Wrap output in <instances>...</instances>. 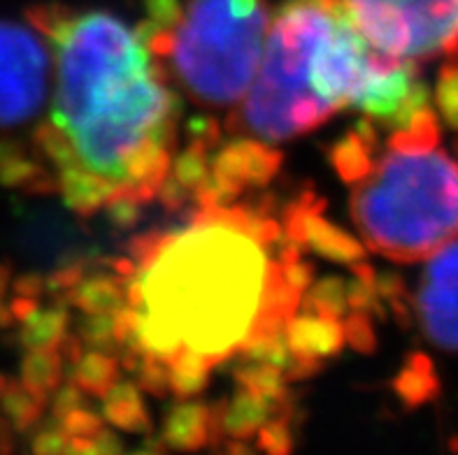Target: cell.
Segmentation results:
<instances>
[{"label": "cell", "mask_w": 458, "mask_h": 455, "mask_svg": "<svg viewBox=\"0 0 458 455\" xmlns=\"http://www.w3.org/2000/svg\"><path fill=\"white\" fill-rule=\"evenodd\" d=\"M33 29L56 45V93L49 122L75 165L114 189V198L154 200L170 173L180 103L151 61L149 46L107 12L29 10Z\"/></svg>", "instance_id": "obj_1"}, {"label": "cell", "mask_w": 458, "mask_h": 455, "mask_svg": "<svg viewBox=\"0 0 458 455\" xmlns=\"http://www.w3.org/2000/svg\"><path fill=\"white\" fill-rule=\"evenodd\" d=\"M282 237L284 228L267 214L228 205L198 207L177 235L133 240L138 270L123 282L142 351L168 365L189 351L209 367L242 351L284 274L267 256Z\"/></svg>", "instance_id": "obj_2"}, {"label": "cell", "mask_w": 458, "mask_h": 455, "mask_svg": "<svg viewBox=\"0 0 458 455\" xmlns=\"http://www.w3.org/2000/svg\"><path fill=\"white\" fill-rule=\"evenodd\" d=\"M368 249L395 263L430 258L458 240V163L436 149H391L352 190Z\"/></svg>", "instance_id": "obj_3"}, {"label": "cell", "mask_w": 458, "mask_h": 455, "mask_svg": "<svg viewBox=\"0 0 458 455\" xmlns=\"http://www.w3.org/2000/svg\"><path fill=\"white\" fill-rule=\"evenodd\" d=\"M337 0H289L267 33L261 72L228 128L267 145L305 135L335 114L317 87V61Z\"/></svg>", "instance_id": "obj_4"}, {"label": "cell", "mask_w": 458, "mask_h": 455, "mask_svg": "<svg viewBox=\"0 0 458 455\" xmlns=\"http://www.w3.org/2000/svg\"><path fill=\"white\" fill-rule=\"evenodd\" d=\"M267 26L263 0H189L170 52L186 91L208 105L244 100L266 52Z\"/></svg>", "instance_id": "obj_5"}, {"label": "cell", "mask_w": 458, "mask_h": 455, "mask_svg": "<svg viewBox=\"0 0 458 455\" xmlns=\"http://www.w3.org/2000/svg\"><path fill=\"white\" fill-rule=\"evenodd\" d=\"M375 49L428 61L458 54V0H343Z\"/></svg>", "instance_id": "obj_6"}, {"label": "cell", "mask_w": 458, "mask_h": 455, "mask_svg": "<svg viewBox=\"0 0 458 455\" xmlns=\"http://www.w3.org/2000/svg\"><path fill=\"white\" fill-rule=\"evenodd\" d=\"M49 88V52L38 29L0 19V128L40 114Z\"/></svg>", "instance_id": "obj_7"}, {"label": "cell", "mask_w": 458, "mask_h": 455, "mask_svg": "<svg viewBox=\"0 0 458 455\" xmlns=\"http://www.w3.org/2000/svg\"><path fill=\"white\" fill-rule=\"evenodd\" d=\"M282 156L263 139H235L221 147L209 174L196 189L198 207H228L247 189L266 186L277 174Z\"/></svg>", "instance_id": "obj_8"}, {"label": "cell", "mask_w": 458, "mask_h": 455, "mask_svg": "<svg viewBox=\"0 0 458 455\" xmlns=\"http://www.w3.org/2000/svg\"><path fill=\"white\" fill-rule=\"evenodd\" d=\"M417 316L430 344L458 353V240L430 256L417 293Z\"/></svg>", "instance_id": "obj_9"}, {"label": "cell", "mask_w": 458, "mask_h": 455, "mask_svg": "<svg viewBox=\"0 0 458 455\" xmlns=\"http://www.w3.org/2000/svg\"><path fill=\"white\" fill-rule=\"evenodd\" d=\"M321 209H324V200L319 196L302 193L298 200L291 202L289 209L284 212V223H282L284 235L301 247L308 244L317 254L335 260V263L354 265V263L363 260V256H366L363 244L340 231L331 221H326L321 216Z\"/></svg>", "instance_id": "obj_10"}, {"label": "cell", "mask_w": 458, "mask_h": 455, "mask_svg": "<svg viewBox=\"0 0 458 455\" xmlns=\"http://www.w3.org/2000/svg\"><path fill=\"white\" fill-rule=\"evenodd\" d=\"M293 411L296 409L291 398L277 404L259 392L242 388L235 398L221 400L212 407V446L219 444L221 437L242 439V442L256 437L273 416H284L291 421Z\"/></svg>", "instance_id": "obj_11"}, {"label": "cell", "mask_w": 458, "mask_h": 455, "mask_svg": "<svg viewBox=\"0 0 458 455\" xmlns=\"http://www.w3.org/2000/svg\"><path fill=\"white\" fill-rule=\"evenodd\" d=\"M344 325L333 316H321L305 311L302 316H293L286 325V341L291 353L314 358L324 363L326 358L340 353L344 346Z\"/></svg>", "instance_id": "obj_12"}, {"label": "cell", "mask_w": 458, "mask_h": 455, "mask_svg": "<svg viewBox=\"0 0 458 455\" xmlns=\"http://www.w3.org/2000/svg\"><path fill=\"white\" fill-rule=\"evenodd\" d=\"M163 442L174 451H198L212 444V407L182 400L163 423Z\"/></svg>", "instance_id": "obj_13"}, {"label": "cell", "mask_w": 458, "mask_h": 455, "mask_svg": "<svg viewBox=\"0 0 458 455\" xmlns=\"http://www.w3.org/2000/svg\"><path fill=\"white\" fill-rule=\"evenodd\" d=\"M375 147H377V133H375V122L363 119L352 133L344 135L331 151V161L335 173L356 184L359 179L366 177L375 167Z\"/></svg>", "instance_id": "obj_14"}, {"label": "cell", "mask_w": 458, "mask_h": 455, "mask_svg": "<svg viewBox=\"0 0 458 455\" xmlns=\"http://www.w3.org/2000/svg\"><path fill=\"white\" fill-rule=\"evenodd\" d=\"M0 181L12 189H29L35 193L58 190V181L40 161L14 142H0Z\"/></svg>", "instance_id": "obj_15"}, {"label": "cell", "mask_w": 458, "mask_h": 455, "mask_svg": "<svg viewBox=\"0 0 458 455\" xmlns=\"http://www.w3.org/2000/svg\"><path fill=\"white\" fill-rule=\"evenodd\" d=\"M21 321V333L19 340L29 351L38 349H58L65 340L70 325V311L64 305L40 307L35 305Z\"/></svg>", "instance_id": "obj_16"}, {"label": "cell", "mask_w": 458, "mask_h": 455, "mask_svg": "<svg viewBox=\"0 0 458 455\" xmlns=\"http://www.w3.org/2000/svg\"><path fill=\"white\" fill-rule=\"evenodd\" d=\"M103 416L112 426L126 433L147 434L151 430L149 411H147L140 388L131 381H116L103 398Z\"/></svg>", "instance_id": "obj_17"}, {"label": "cell", "mask_w": 458, "mask_h": 455, "mask_svg": "<svg viewBox=\"0 0 458 455\" xmlns=\"http://www.w3.org/2000/svg\"><path fill=\"white\" fill-rule=\"evenodd\" d=\"M68 302L84 314H114L119 307L126 305V282L100 272L91 277L84 274Z\"/></svg>", "instance_id": "obj_18"}, {"label": "cell", "mask_w": 458, "mask_h": 455, "mask_svg": "<svg viewBox=\"0 0 458 455\" xmlns=\"http://www.w3.org/2000/svg\"><path fill=\"white\" fill-rule=\"evenodd\" d=\"M394 391L401 395L407 407H419L440 392L436 369L424 353H412L407 358L405 367L401 369V375L395 376Z\"/></svg>", "instance_id": "obj_19"}, {"label": "cell", "mask_w": 458, "mask_h": 455, "mask_svg": "<svg viewBox=\"0 0 458 455\" xmlns=\"http://www.w3.org/2000/svg\"><path fill=\"white\" fill-rule=\"evenodd\" d=\"M70 381L93 398H105L107 391L119 381V363L105 351L81 353L70 369Z\"/></svg>", "instance_id": "obj_20"}, {"label": "cell", "mask_w": 458, "mask_h": 455, "mask_svg": "<svg viewBox=\"0 0 458 455\" xmlns=\"http://www.w3.org/2000/svg\"><path fill=\"white\" fill-rule=\"evenodd\" d=\"M65 360L58 349H38L29 351L21 363V381L33 392L49 400L54 391L61 386L65 372Z\"/></svg>", "instance_id": "obj_21"}, {"label": "cell", "mask_w": 458, "mask_h": 455, "mask_svg": "<svg viewBox=\"0 0 458 455\" xmlns=\"http://www.w3.org/2000/svg\"><path fill=\"white\" fill-rule=\"evenodd\" d=\"M45 407L47 398L30 391L23 381L0 376V409L17 430H29L30 426H35Z\"/></svg>", "instance_id": "obj_22"}, {"label": "cell", "mask_w": 458, "mask_h": 455, "mask_svg": "<svg viewBox=\"0 0 458 455\" xmlns=\"http://www.w3.org/2000/svg\"><path fill=\"white\" fill-rule=\"evenodd\" d=\"M235 379H238L240 388L259 392V395L273 400V402L277 404L289 400L284 372H282L279 367H273V365H266V363H259V360H251V358H244L242 363L235 367Z\"/></svg>", "instance_id": "obj_23"}, {"label": "cell", "mask_w": 458, "mask_h": 455, "mask_svg": "<svg viewBox=\"0 0 458 455\" xmlns=\"http://www.w3.org/2000/svg\"><path fill=\"white\" fill-rule=\"evenodd\" d=\"M440 145V123L430 107L419 110L407 126L394 131L389 138V149L398 151H426Z\"/></svg>", "instance_id": "obj_24"}, {"label": "cell", "mask_w": 458, "mask_h": 455, "mask_svg": "<svg viewBox=\"0 0 458 455\" xmlns=\"http://www.w3.org/2000/svg\"><path fill=\"white\" fill-rule=\"evenodd\" d=\"M209 365L196 353H182L170 363V392L180 400H191L205 391Z\"/></svg>", "instance_id": "obj_25"}, {"label": "cell", "mask_w": 458, "mask_h": 455, "mask_svg": "<svg viewBox=\"0 0 458 455\" xmlns=\"http://www.w3.org/2000/svg\"><path fill=\"white\" fill-rule=\"evenodd\" d=\"M302 309L321 314V316L340 318L347 314V282L340 277H326L319 282H312L308 295H302Z\"/></svg>", "instance_id": "obj_26"}, {"label": "cell", "mask_w": 458, "mask_h": 455, "mask_svg": "<svg viewBox=\"0 0 458 455\" xmlns=\"http://www.w3.org/2000/svg\"><path fill=\"white\" fill-rule=\"evenodd\" d=\"M208 149L209 145L191 139V147H189L173 165V174L177 177V181H180L182 186H186L191 193H196L198 186L203 184L205 177L209 174Z\"/></svg>", "instance_id": "obj_27"}, {"label": "cell", "mask_w": 458, "mask_h": 455, "mask_svg": "<svg viewBox=\"0 0 458 455\" xmlns=\"http://www.w3.org/2000/svg\"><path fill=\"white\" fill-rule=\"evenodd\" d=\"M436 103L449 128L458 131V63L442 65L437 75Z\"/></svg>", "instance_id": "obj_28"}, {"label": "cell", "mask_w": 458, "mask_h": 455, "mask_svg": "<svg viewBox=\"0 0 458 455\" xmlns=\"http://www.w3.org/2000/svg\"><path fill=\"white\" fill-rule=\"evenodd\" d=\"M256 437H259V449L266 453L284 455L293 449V434H291L289 418L284 416H273Z\"/></svg>", "instance_id": "obj_29"}, {"label": "cell", "mask_w": 458, "mask_h": 455, "mask_svg": "<svg viewBox=\"0 0 458 455\" xmlns=\"http://www.w3.org/2000/svg\"><path fill=\"white\" fill-rule=\"evenodd\" d=\"M81 341H87L93 349H110L114 344V321L112 314H87V318L80 325Z\"/></svg>", "instance_id": "obj_30"}, {"label": "cell", "mask_w": 458, "mask_h": 455, "mask_svg": "<svg viewBox=\"0 0 458 455\" xmlns=\"http://www.w3.org/2000/svg\"><path fill=\"white\" fill-rule=\"evenodd\" d=\"M344 337L356 351L370 353L375 351V344H377V337H375V328H372L370 314L368 311L354 309L344 321Z\"/></svg>", "instance_id": "obj_31"}, {"label": "cell", "mask_w": 458, "mask_h": 455, "mask_svg": "<svg viewBox=\"0 0 458 455\" xmlns=\"http://www.w3.org/2000/svg\"><path fill=\"white\" fill-rule=\"evenodd\" d=\"M56 423L70 439H93L100 430H103L100 416L84 409V407L70 411V414H65L64 418H58Z\"/></svg>", "instance_id": "obj_32"}, {"label": "cell", "mask_w": 458, "mask_h": 455, "mask_svg": "<svg viewBox=\"0 0 458 455\" xmlns=\"http://www.w3.org/2000/svg\"><path fill=\"white\" fill-rule=\"evenodd\" d=\"M147 10H149V21L157 23L163 30H174L180 26L184 7L180 0H145Z\"/></svg>", "instance_id": "obj_33"}, {"label": "cell", "mask_w": 458, "mask_h": 455, "mask_svg": "<svg viewBox=\"0 0 458 455\" xmlns=\"http://www.w3.org/2000/svg\"><path fill=\"white\" fill-rule=\"evenodd\" d=\"M84 395L87 392L81 391L77 383H65V386H58L56 391L52 392V414L54 418H64L65 414H70V411L80 409V407H84Z\"/></svg>", "instance_id": "obj_34"}, {"label": "cell", "mask_w": 458, "mask_h": 455, "mask_svg": "<svg viewBox=\"0 0 458 455\" xmlns=\"http://www.w3.org/2000/svg\"><path fill=\"white\" fill-rule=\"evenodd\" d=\"M138 200H133V198H126V196H119V198H112L105 207H107V216H110L112 223L116 225V228H131V225H135V221L140 219L138 214Z\"/></svg>", "instance_id": "obj_35"}, {"label": "cell", "mask_w": 458, "mask_h": 455, "mask_svg": "<svg viewBox=\"0 0 458 455\" xmlns=\"http://www.w3.org/2000/svg\"><path fill=\"white\" fill-rule=\"evenodd\" d=\"M70 437L61 430V427H47L42 433L35 434L33 449L38 453H68Z\"/></svg>", "instance_id": "obj_36"}, {"label": "cell", "mask_w": 458, "mask_h": 455, "mask_svg": "<svg viewBox=\"0 0 458 455\" xmlns=\"http://www.w3.org/2000/svg\"><path fill=\"white\" fill-rule=\"evenodd\" d=\"M93 444H96V453H122L123 451V444L119 442V437L114 433H110V430H105V427L93 437Z\"/></svg>", "instance_id": "obj_37"}, {"label": "cell", "mask_w": 458, "mask_h": 455, "mask_svg": "<svg viewBox=\"0 0 458 455\" xmlns=\"http://www.w3.org/2000/svg\"><path fill=\"white\" fill-rule=\"evenodd\" d=\"M7 286H10V270L5 265H0V325H10L14 321L12 316L10 305H3V298L7 293Z\"/></svg>", "instance_id": "obj_38"}, {"label": "cell", "mask_w": 458, "mask_h": 455, "mask_svg": "<svg viewBox=\"0 0 458 455\" xmlns=\"http://www.w3.org/2000/svg\"><path fill=\"white\" fill-rule=\"evenodd\" d=\"M12 444H10V430H7V426L3 421H0V451H10Z\"/></svg>", "instance_id": "obj_39"}, {"label": "cell", "mask_w": 458, "mask_h": 455, "mask_svg": "<svg viewBox=\"0 0 458 455\" xmlns=\"http://www.w3.org/2000/svg\"><path fill=\"white\" fill-rule=\"evenodd\" d=\"M456 149H458V145H456Z\"/></svg>", "instance_id": "obj_40"}]
</instances>
